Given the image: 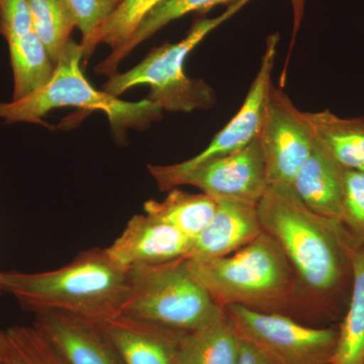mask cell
Instances as JSON below:
<instances>
[{
    "label": "cell",
    "mask_w": 364,
    "mask_h": 364,
    "mask_svg": "<svg viewBox=\"0 0 364 364\" xmlns=\"http://www.w3.org/2000/svg\"><path fill=\"white\" fill-rule=\"evenodd\" d=\"M0 289L31 312L59 311L100 325L122 316L130 270L117 265L105 249L93 248L58 269L0 272Z\"/></svg>",
    "instance_id": "obj_1"
},
{
    "label": "cell",
    "mask_w": 364,
    "mask_h": 364,
    "mask_svg": "<svg viewBox=\"0 0 364 364\" xmlns=\"http://www.w3.org/2000/svg\"><path fill=\"white\" fill-rule=\"evenodd\" d=\"M257 210L263 231L284 251L298 282L318 296L339 289L350 263L338 222L309 210L291 186H267Z\"/></svg>",
    "instance_id": "obj_2"
},
{
    "label": "cell",
    "mask_w": 364,
    "mask_h": 364,
    "mask_svg": "<svg viewBox=\"0 0 364 364\" xmlns=\"http://www.w3.org/2000/svg\"><path fill=\"white\" fill-rule=\"evenodd\" d=\"M186 262L191 275L222 309L237 305L272 312L289 303L296 291L293 268L264 231L230 255Z\"/></svg>",
    "instance_id": "obj_3"
},
{
    "label": "cell",
    "mask_w": 364,
    "mask_h": 364,
    "mask_svg": "<svg viewBox=\"0 0 364 364\" xmlns=\"http://www.w3.org/2000/svg\"><path fill=\"white\" fill-rule=\"evenodd\" d=\"M83 57L82 46L69 41L49 82L23 100L0 102V119L6 124H43V117L53 109L78 107L107 114L112 133L122 140L127 131L144 130L161 119L162 109L147 98L126 102L97 90L81 69Z\"/></svg>",
    "instance_id": "obj_4"
},
{
    "label": "cell",
    "mask_w": 364,
    "mask_h": 364,
    "mask_svg": "<svg viewBox=\"0 0 364 364\" xmlns=\"http://www.w3.org/2000/svg\"><path fill=\"white\" fill-rule=\"evenodd\" d=\"M251 0H237L226 11L213 18H203L193 26L186 37L176 44L155 48L138 65L109 77L102 90L121 97L135 86L149 85L147 100L162 111L191 112L215 104V93L203 80L189 78L184 64L191 52L218 26L241 11Z\"/></svg>",
    "instance_id": "obj_5"
},
{
    "label": "cell",
    "mask_w": 364,
    "mask_h": 364,
    "mask_svg": "<svg viewBox=\"0 0 364 364\" xmlns=\"http://www.w3.org/2000/svg\"><path fill=\"white\" fill-rule=\"evenodd\" d=\"M122 316L176 330L202 329L226 316L191 275L186 258L130 270Z\"/></svg>",
    "instance_id": "obj_6"
},
{
    "label": "cell",
    "mask_w": 364,
    "mask_h": 364,
    "mask_svg": "<svg viewBox=\"0 0 364 364\" xmlns=\"http://www.w3.org/2000/svg\"><path fill=\"white\" fill-rule=\"evenodd\" d=\"M148 170L163 191L193 186L215 202L232 198L258 203L267 189L259 138L240 150L210 158L188 168H179L176 164L148 165Z\"/></svg>",
    "instance_id": "obj_7"
},
{
    "label": "cell",
    "mask_w": 364,
    "mask_h": 364,
    "mask_svg": "<svg viewBox=\"0 0 364 364\" xmlns=\"http://www.w3.org/2000/svg\"><path fill=\"white\" fill-rule=\"evenodd\" d=\"M237 334L253 344L277 364H330L338 331L313 328L277 312L243 306L224 309Z\"/></svg>",
    "instance_id": "obj_8"
},
{
    "label": "cell",
    "mask_w": 364,
    "mask_h": 364,
    "mask_svg": "<svg viewBox=\"0 0 364 364\" xmlns=\"http://www.w3.org/2000/svg\"><path fill=\"white\" fill-rule=\"evenodd\" d=\"M258 138L267 186H291L312 152L316 136L306 112L296 109L284 91L272 85Z\"/></svg>",
    "instance_id": "obj_9"
},
{
    "label": "cell",
    "mask_w": 364,
    "mask_h": 364,
    "mask_svg": "<svg viewBox=\"0 0 364 364\" xmlns=\"http://www.w3.org/2000/svg\"><path fill=\"white\" fill-rule=\"evenodd\" d=\"M279 42V35L277 33H272L267 38V47L261 59L259 70L254 78L250 90L238 112L215 136L205 150L191 159L176 163L177 167L188 168L210 158L229 154L246 147L258 138L264 119L268 95L272 85V74Z\"/></svg>",
    "instance_id": "obj_10"
},
{
    "label": "cell",
    "mask_w": 364,
    "mask_h": 364,
    "mask_svg": "<svg viewBox=\"0 0 364 364\" xmlns=\"http://www.w3.org/2000/svg\"><path fill=\"white\" fill-rule=\"evenodd\" d=\"M191 244L176 228L144 213L132 217L105 251L117 265L132 270L186 258Z\"/></svg>",
    "instance_id": "obj_11"
},
{
    "label": "cell",
    "mask_w": 364,
    "mask_h": 364,
    "mask_svg": "<svg viewBox=\"0 0 364 364\" xmlns=\"http://www.w3.org/2000/svg\"><path fill=\"white\" fill-rule=\"evenodd\" d=\"M33 314V327L67 364H124L100 326L59 311Z\"/></svg>",
    "instance_id": "obj_12"
},
{
    "label": "cell",
    "mask_w": 364,
    "mask_h": 364,
    "mask_svg": "<svg viewBox=\"0 0 364 364\" xmlns=\"http://www.w3.org/2000/svg\"><path fill=\"white\" fill-rule=\"evenodd\" d=\"M262 232L257 203L232 198L217 200L214 215L191 241L186 258L207 260L230 255L255 240Z\"/></svg>",
    "instance_id": "obj_13"
},
{
    "label": "cell",
    "mask_w": 364,
    "mask_h": 364,
    "mask_svg": "<svg viewBox=\"0 0 364 364\" xmlns=\"http://www.w3.org/2000/svg\"><path fill=\"white\" fill-rule=\"evenodd\" d=\"M98 326L124 364H177L181 332L126 316Z\"/></svg>",
    "instance_id": "obj_14"
},
{
    "label": "cell",
    "mask_w": 364,
    "mask_h": 364,
    "mask_svg": "<svg viewBox=\"0 0 364 364\" xmlns=\"http://www.w3.org/2000/svg\"><path fill=\"white\" fill-rule=\"evenodd\" d=\"M342 168L316 138L310 156L294 177L291 188L309 210L330 221L341 214Z\"/></svg>",
    "instance_id": "obj_15"
},
{
    "label": "cell",
    "mask_w": 364,
    "mask_h": 364,
    "mask_svg": "<svg viewBox=\"0 0 364 364\" xmlns=\"http://www.w3.org/2000/svg\"><path fill=\"white\" fill-rule=\"evenodd\" d=\"M316 138L344 169L364 172V117L306 112Z\"/></svg>",
    "instance_id": "obj_16"
},
{
    "label": "cell",
    "mask_w": 364,
    "mask_h": 364,
    "mask_svg": "<svg viewBox=\"0 0 364 364\" xmlns=\"http://www.w3.org/2000/svg\"><path fill=\"white\" fill-rule=\"evenodd\" d=\"M241 338L227 315L213 324L181 332L177 345V364H237Z\"/></svg>",
    "instance_id": "obj_17"
},
{
    "label": "cell",
    "mask_w": 364,
    "mask_h": 364,
    "mask_svg": "<svg viewBox=\"0 0 364 364\" xmlns=\"http://www.w3.org/2000/svg\"><path fill=\"white\" fill-rule=\"evenodd\" d=\"M237 0H164L154 7L141 21L129 42L117 52H111L95 67V72L107 77L117 73L119 64L139 45L149 40L165 26L191 13H205L221 4H232Z\"/></svg>",
    "instance_id": "obj_18"
},
{
    "label": "cell",
    "mask_w": 364,
    "mask_h": 364,
    "mask_svg": "<svg viewBox=\"0 0 364 364\" xmlns=\"http://www.w3.org/2000/svg\"><path fill=\"white\" fill-rule=\"evenodd\" d=\"M352 293L330 364H364V245L349 243Z\"/></svg>",
    "instance_id": "obj_19"
},
{
    "label": "cell",
    "mask_w": 364,
    "mask_h": 364,
    "mask_svg": "<svg viewBox=\"0 0 364 364\" xmlns=\"http://www.w3.org/2000/svg\"><path fill=\"white\" fill-rule=\"evenodd\" d=\"M215 208L217 202L210 196L176 188L170 189L164 200H147L144 213L176 228L193 241L210 221Z\"/></svg>",
    "instance_id": "obj_20"
},
{
    "label": "cell",
    "mask_w": 364,
    "mask_h": 364,
    "mask_svg": "<svg viewBox=\"0 0 364 364\" xmlns=\"http://www.w3.org/2000/svg\"><path fill=\"white\" fill-rule=\"evenodd\" d=\"M7 44L14 75L11 100H23L49 82L56 63L35 32Z\"/></svg>",
    "instance_id": "obj_21"
},
{
    "label": "cell",
    "mask_w": 364,
    "mask_h": 364,
    "mask_svg": "<svg viewBox=\"0 0 364 364\" xmlns=\"http://www.w3.org/2000/svg\"><path fill=\"white\" fill-rule=\"evenodd\" d=\"M33 28L55 63L71 40L75 18L64 0H28Z\"/></svg>",
    "instance_id": "obj_22"
},
{
    "label": "cell",
    "mask_w": 364,
    "mask_h": 364,
    "mask_svg": "<svg viewBox=\"0 0 364 364\" xmlns=\"http://www.w3.org/2000/svg\"><path fill=\"white\" fill-rule=\"evenodd\" d=\"M164 0H121L98 33L97 44L109 46L112 52L123 48L143 18Z\"/></svg>",
    "instance_id": "obj_23"
},
{
    "label": "cell",
    "mask_w": 364,
    "mask_h": 364,
    "mask_svg": "<svg viewBox=\"0 0 364 364\" xmlns=\"http://www.w3.org/2000/svg\"><path fill=\"white\" fill-rule=\"evenodd\" d=\"M340 225L349 243L364 245V172L342 170Z\"/></svg>",
    "instance_id": "obj_24"
},
{
    "label": "cell",
    "mask_w": 364,
    "mask_h": 364,
    "mask_svg": "<svg viewBox=\"0 0 364 364\" xmlns=\"http://www.w3.org/2000/svg\"><path fill=\"white\" fill-rule=\"evenodd\" d=\"M70 9L76 25L82 35L81 46L85 50L83 60L92 56L97 49L100 28L117 6L114 0H64Z\"/></svg>",
    "instance_id": "obj_25"
},
{
    "label": "cell",
    "mask_w": 364,
    "mask_h": 364,
    "mask_svg": "<svg viewBox=\"0 0 364 364\" xmlns=\"http://www.w3.org/2000/svg\"><path fill=\"white\" fill-rule=\"evenodd\" d=\"M32 32L28 0H0V35L6 42Z\"/></svg>",
    "instance_id": "obj_26"
},
{
    "label": "cell",
    "mask_w": 364,
    "mask_h": 364,
    "mask_svg": "<svg viewBox=\"0 0 364 364\" xmlns=\"http://www.w3.org/2000/svg\"><path fill=\"white\" fill-rule=\"evenodd\" d=\"M16 364H67L50 344H41L23 354Z\"/></svg>",
    "instance_id": "obj_27"
},
{
    "label": "cell",
    "mask_w": 364,
    "mask_h": 364,
    "mask_svg": "<svg viewBox=\"0 0 364 364\" xmlns=\"http://www.w3.org/2000/svg\"><path fill=\"white\" fill-rule=\"evenodd\" d=\"M237 364H277L264 352L241 339L240 354Z\"/></svg>",
    "instance_id": "obj_28"
},
{
    "label": "cell",
    "mask_w": 364,
    "mask_h": 364,
    "mask_svg": "<svg viewBox=\"0 0 364 364\" xmlns=\"http://www.w3.org/2000/svg\"><path fill=\"white\" fill-rule=\"evenodd\" d=\"M291 6H293L294 11V30H293V39H291V48L289 51L293 47L294 40H296V33L299 26H301V20L304 16V9H305L306 0H291Z\"/></svg>",
    "instance_id": "obj_29"
},
{
    "label": "cell",
    "mask_w": 364,
    "mask_h": 364,
    "mask_svg": "<svg viewBox=\"0 0 364 364\" xmlns=\"http://www.w3.org/2000/svg\"><path fill=\"white\" fill-rule=\"evenodd\" d=\"M4 331L0 330V364H4Z\"/></svg>",
    "instance_id": "obj_30"
},
{
    "label": "cell",
    "mask_w": 364,
    "mask_h": 364,
    "mask_svg": "<svg viewBox=\"0 0 364 364\" xmlns=\"http://www.w3.org/2000/svg\"><path fill=\"white\" fill-rule=\"evenodd\" d=\"M114 1H116V2H117V4H119V2H121V0H114Z\"/></svg>",
    "instance_id": "obj_31"
},
{
    "label": "cell",
    "mask_w": 364,
    "mask_h": 364,
    "mask_svg": "<svg viewBox=\"0 0 364 364\" xmlns=\"http://www.w3.org/2000/svg\"><path fill=\"white\" fill-rule=\"evenodd\" d=\"M2 294V291H1V289H0V296H1Z\"/></svg>",
    "instance_id": "obj_32"
}]
</instances>
